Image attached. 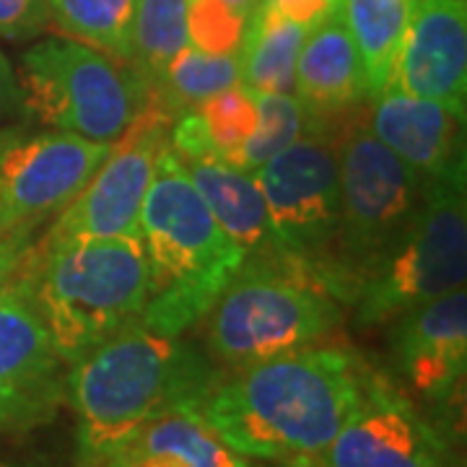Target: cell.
I'll use <instances>...</instances> for the list:
<instances>
[{
  "mask_svg": "<svg viewBox=\"0 0 467 467\" xmlns=\"http://www.w3.org/2000/svg\"><path fill=\"white\" fill-rule=\"evenodd\" d=\"M67 364L32 296V278L0 296V431L47 423L66 400Z\"/></svg>",
  "mask_w": 467,
  "mask_h": 467,
  "instance_id": "cell-13",
  "label": "cell"
},
{
  "mask_svg": "<svg viewBox=\"0 0 467 467\" xmlns=\"http://www.w3.org/2000/svg\"><path fill=\"white\" fill-rule=\"evenodd\" d=\"M387 88L441 101L465 117L467 0H416Z\"/></svg>",
  "mask_w": 467,
  "mask_h": 467,
  "instance_id": "cell-14",
  "label": "cell"
},
{
  "mask_svg": "<svg viewBox=\"0 0 467 467\" xmlns=\"http://www.w3.org/2000/svg\"><path fill=\"white\" fill-rule=\"evenodd\" d=\"M149 257L138 236L39 250L32 296L67 367L140 319L150 299Z\"/></svg>",
  "mask_w": 467,
  "mask_h": 467,
  "instance_id": "cell-5",
  "label": "cell"
},
{
  "mask_svg": "<svg viewBox=\"0 0 467 467\" xmlns=\"http://www.w3.org/2000/svg\"><path fill=\"white\" fill-rule=\"evenodd\" d=\"M21 107V91H18V76L5 52L0 50V119Z\"/></svg>",
  "mask_w": 467,
  "mask_h": 467,
  "instance_id": "cell-31",
  "label": "cell"
},
{
  "mask_svg": "<svg viewBox=\"0 0 467 467\" xmlns=\"http://www.w3.org/2000/svg\"><path fill=\"white\" fill-rule=\"evenodd\" d=\"M208 358L223 371L325 343L343 306L312 273L281 257H247L201 317Z\"/></svg>",
  "mask_w": 467,
  "mask_h": 467,
  "instance_id": "cell-4",
  "label": "cell"
},
{
  "mask_svg": "<svg viewBox=\"0 0 467 467\" xmlns=\"http://www.w3.org/2000/svg\"><path fill=\"white\" fill-rule=\"evenodd\" d=\"M252 94L257 107V125L242 153V169L247 171L260 169L306 133V117L294 94H273V91H252Z\"/></svg>",
  "mask_w": 467,
  "mask_h": 467,
  "instance_id": "cell-26",
  "label": "cell"
},
{
  "mask_svg": "<svg viewBox=\"0 0 467 467\" xmlns=\"http://www.w3.org/2000/svg\"><path fill=\"white\" fill-rule=\"evenodd\" d=\"M294 97L306 117V133L322 135L346 130L348 122L343 117L368 104L364 66L340 5L319 18L306 34L294 76Z\"/></svg>",
  "mask_w": 467,
  "mask_h": 467,
  "instance_id": "cell-16",
  "label": "cell"
},
{
  "mask_svg": "<svg viewBox=\"0 0 467 467\" xmlns=\"http://www.w3.org/2000/svg\"><path fill=\"white\" fill-rule=\"evenodd\" d=\"M368 130L416 174L423 190L454 171H465V117L447 104L384 88L368 101Z\"/></svg>",
  "mask_w": 467,
  "mask_h": 467,
  "instance_id": "cell-17",
  "label": "cell"
},
{
  "mask_svg": "<svg viewBox=\"0 0 467 467\" xmlns=\"http://www.w3.org/2000/svg\"><path fill=\"white\" fill-rule=\"evenodd\" d=\"M371 377L356 350L317 343L223 371L195 413L236 454L288 467L333 441Z\"/></svg>",
  "mask_w": 467,
  "mask_h": 467,
  "instance_id": "cell-1",
  "label": "cell"
},
{
  "mask_svg": "<svg viewBox=\"0 0 467 467\" xmlns=\"http://www.w3.org/2000/svg\"><path fill=\"white\" fill-rule=\"evenodd\" d=\"M315 24L281 16L260 5L247 21L239 47V73L250 91L294 94V76L306 34Z\"/></svg>",
  "mask_w": 467,
  "mask_h": 467,
  "instance_id": "cell-20",
  "label": "cell"
},
{
  "mask_svg": "<svg viewBox=\"0 0 467 467\" xmlns=\"http://www.w3.org/2000/svg\"><path fill=\"white\" fill-rule=\"evenodd\" d=\"M467 281L465 171L423 190V201L353 296L361 327L398 319L402 312L439 299Z\"/></svg>",
  "mask_w": 467,
  "mask_h": 467,
  "instance_id": "cell-8",
  "label": "cell"
},
{
  "mask_svg": "<svg viewBox=\"0 0 467 467\" xmlns=\"http://www.w3.org/2000/svg\"><path fill=\"white\" fill-rule=\"evenodd\" d=\"M50 24L47 0H0V39H24Z\"/></svg>",
  "mask_w": 467,
  "mask_h": 467,
  "instance_id": "cell-29",
  "label": "cell"
},
{
  "mask_svg": "<svg viewBox=\"0 0 467 467\" xmlns=\"http://www.w3.org/2000/svg\"><path fill=\"white\" fill-rule=\"evenodd\" d=\"M288 467H450L436 429L374 371L356 410L327 447Z\"/></svg>",
  "mask_w": 467,
  "mask_h": 467,
  "instance_id": "cell-12",
  "label": "cell"
},
{
  "mask_svg": "<svg viewBox=\"0 0 467 467\" xmlns=\"http://www.w3.org/2000/svg\"><path fill=\"white\" fill-rule=\"evenodd\" d=\"M112 143L47 130L0 135V232L34 239L81 195Z\"/></svg>",
  "mask_w": 467,
  "mask_h": 467,
  "instance_id": "cell-11",
  "label": "cell"
},
{
  "mask_svg": "<svg viewBox=\"0 0 467 467\" xmlns=\"http://www.w3.org/2000/svg\"><path fill=\"white\" fill-rule=\"evenodd\" d=\"M392 361L410 389L429 402H447L465 379L467 294L454 288L392 319Z\"/></svg>",
  "mask_w": 467,
  "mask_h": 467,
  "instance_id": "cell-15",
  "label": "cell"
},
{
  "mask_svg": "<svg viewBox=\"0 0 467 467\" xmlns=\"http://www.w3.org/2000/svg\"><path fill=\"white\" fill-rule=\"evenodd\" d=\"M247 18L232 11L223 0H187V42L213 55L239 52Z\"/></svg>",
  "mask_w": 467,
  "mask_h": 467,
  "instance_id": "cell-27",
  "label": "cell"
},
{
  "mask_svg": "<svg viewBox=\"0 0 467 467\" xmlns=\"http://www.w3.org/2000/svg\"><path fill=\"white\" fill-rule=\"evenodd\" d=\"M223 368L182 335L122 327L67 367L81 467H104L150 420L195 410Z\"/></svg>",
  "mask_w": 467,
  "mask_h": 467,
  "instance_id": "cell-2",
  "label": "cell"
},
{
  "mask_svg": "<svg viewBox=\"0 0 467 467\" xmlns=\"http://www.w3.org/2000/svg\"><path fill=\"white\" fill-rule=\"evenodd\" d=\"M169 149L182 161L221 229L247 252V257L273 254L265 198L254 171L216 156L198 128L182 130Z\"/></svg>",
  "mask_w": 467,
  "mask_h": 467,
  "instance_id": "cell-18",
  "label": "cell"
},
{
  "mask_svg": "<svg viewBox=\"0 0 467 467\" xmlns=\"http://www.w3.org/2000/svg\"><path fill=\"white\" fill-rule=\"evenodd\" d=\"M254 177L265 198L273 254L304 267L322 284L340 223L337 140L304 133L254 169Z\"/></svg>",
  "mask_w": 467,
  "mask_h": 467,
  "instance_id": "cell-9",
  "label": "cell"
},
{
  "mask_svg": "<svg viewBox=\"0 0 467 467\" xmlns=\"http://www.w3.org/2000/svg\"><path fill=\"white\" fill-rule=\"evenodd\" d=\"M169 128L171 119L153 104H146L130 128L112 143V150L81 195L52 221L39 250L88 239L138 236L140 208L159 159L169 149Z\"/></svg>",
  "mask_w": 467,
  "mask_h": 467,
  "instance_id": "cell-10",
  "label": "cell"
},
{
  "mask_svg": "<svg viewBox=\"0 0 467 467\" xmlns=\"http://www.w3.org/2000/svg\"><path fill=\"white\" fill-rule=\"evenodd\" d=\"M187 45V0H138L128 67H133L146 88Z\"/></svg>",
  "mask_w": 467,
  "mask_h": 467,
  "instance_id": "cell-24",
  "label": "cell"
},
{
  "mask_svg": "<svg viewBox=\"0 0 467 467\" xmlns=\"http://www.w3.org/2000/svg\"><path fill=\"white\" fill-rule=\"evenodd\" d=\"M242 81L239 52L213 55L187 45L177 52L161 76L149 86V104L174 122L184 112H195L202 101Z\"/></svg>",
  "mask_w": 467,
  "mask_h": 467,
  "instance_id": "cell-22",
  "label": "cell"
},
{
  "mask_svg": "<svg viewBox=\"0 0 467 467\" xmlns=\"http://www.w3.org/2000/svg\"><path fill=\"white\" fill-rule=\"evenodd\" d=\"M260 5H265V8L281 14V16L317 24L319 18L327 16L333 11L337 0H263Z\"/></svg>",
  "mask_w": 467,
  "mask_h": 467,
  "instance_id": "cell-30",
  "label": "cell"
},
{
  "mask_svg": "<svg viewBox=\"0 0 467 467\" xmlns=\"http://www.w3.org/2000/svg\"><path fill=\"white\" fill-rule=\"evenodd\" d=\"M340 223L322 285L337 301H353L367 275L405 232L423 201V184L377 135L367 119L346 125L337 140Z\"/></svg>",
  "mask_w": 467,
  "mask_h": 467,
  "instance_id": "cell-6",
  "label": "cell"
},
{
  "mask_svg": "<svg viewBox=\"0 0 467 467\" xmlns=\"http://www.w3.org/2000/svg\"><path fill=\"white\" fill-rule=\"evenodd\" d=\"M138 239L153 284L138 322L167 335L195 327L247 260V252L221 229L171 149L159 159L140 208Z\"/></svg>",
  "mask_w": 467,
  "mask_h": 467,
  "instance_id": "cell-3",
  "label": "cell"
},
{
  "mask_svg": "<svg viewBox=\"0 0 467 467\" xmlns=\"http://www.w3.org/2000/svg\"><path fill=\"white\" fill-rule=\"evenodd\" d=\"M21 107L42 125L115 143L149 104L133 67L67 36H47L21 55Z\"/></svg>",
  "mask_w": 467,
  "mask_h": 467,
  "instance_id": "cell-7",
  "label": "cell"
},
{
  "mask_svg": "<svg viewBox=\"0 0 467 467\" xmlns=\"http://www.w3.org/2000/svg\"><path fill=\"white\" fill-rule=\"evenodd\" d=\"M138 0H47L55 29L94 50L130 63Z\"/></svg>",
  "mask_w": 467,
  "mask_h": 467,
  "instance_id": "cell-23",
  "label": "cell"
},
{
  "mask_svg": "<svg viewBox=\"0 0 467 467\" xmlns=\"http://www.w3.org/2000/svg\"><path fill=\"white\" fill-rule=\"evenodd\" d=\"M104 467H250L195 410L150 420Z\"/></svg>",
  "mask_w": 467,
  "mask_h": 467,
  "instance_id": "cell-19",
  "label": "cell"
},
{
  "mask_svg": "<svg viewBox=\"0 0 467 467\" xmlns=\"http://www.w3.org/2000/svg\"><path fill=\"white\" fill-rule=\"evenodd\" d=\"M223 3H226L232 11H236L239 16L250 21V16L257 11V8H260V3H263V0H223Z\"/></svg>",
  "mask_w": 467,
  "mask_h": 467,
  "instance_id": "cell-32",
  "label": "cell"
},
{
  "mask_svg": "<svg viewBox=\"0 0 467 467\" xmlns=\"http://www.w3.org/2000/svg\"><path fill=\"white\" fill-rule=\"evenodd\" d=\"M195 112L201 115L211 150L242 167V153L257 125V107L250 88L236 84L226 91H218L216 97L202 101Z\"/></svg>",
  "mask_w": 467,
  "mask_h": 467,
  "instance_id": "cell-25",
  "label": "cell"
},
{
  "mask_svg": "<svg viewBox=\"0 0 467 467\" xmlns=\"http://www.w3.org/2000/svg\"><path fill=\"white\" fill-rule=\"evenodd\" d=\"M36 265V242L0 232V296L26 284Z\"/></svg>",
  "mask_w": 467,
  "mask_h": 467,
  "instance_id": "cell-28",
  "label": "cell"
},
{
  "mask_svg": "<svg viewBox=\"0 0 467 467\" xmlns=\"http://www.w3.org/2000/svg\"><path fill=\"white\" fill-rule=\"evenodd\" d=\"M367 76L368 101L382 94L400 52L416 0H337Z\"/></svg>",
  "mask_w": 467,
  "mask_h": 467,
  "instance_id": "cell-21",
  "label": "cell"
}]
</instances>
